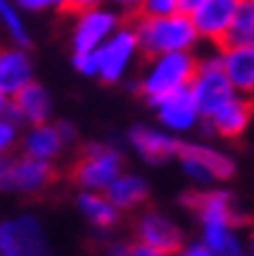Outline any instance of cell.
Segmentation results:
<instances>
[{
  "instance_id": "836d02e7",
  "label": "cell",
  "mask_w": 254,
  "mask_h": 256,
  "mask_svg": "<svg viewBox=\"0 0 254 256\" xmlns=\"http://www.w3.org/2000/svg\"><path fill=\"white\" fill-rule=\"evenodd\" d=\"M200 3H202V0H176V6H179V13H187V16H189V13L195 10V8H197Z\"/></svg>"
},
{
  "instance_id": "d590c367",
  "label": "cell",
  "mask_w": 254,
  "mask_h": 256,
  "mask_svg": "<svg viewBox=\"0 0 254 256\" xmlns=\"http://www.w3.org/2000/svg\"><path fill=\"white\" fill-rule=\"evenodd\" d=\"M231 256H254V251H244V248H241V251H236V254H231Z\"/></svg>"
},
{
  "instance_id": "44dd1931",
  "label": "cell",
  "mask_w": 254,
  "mask_h": 256,
  "mask_svg": "<svg viewBox=\"0 0 254 256\" xmlns=\"http://www.w3.org/2000/svg\"><path fill=\"white\" fill-rule=\"evenodd\" d=\"M76 204L81 210V215L99 230H112L119 222V210L107 200L104 192H88L81 189V194L76 197Z\"/></svg>"
},
{
  "instance_id": "7a4b0ae2",
  "label": "cell",
  "mask_w": 254,
  "mask_h": 256,
  "mask_svg": "<svg viewBox=\"0 0 254 256\" xmlns=\"http://www.w3.org/2000/svg\"><path fill=\"white\" fill-rule=\"evenodd\" d=\"M197 68V54L195 52H163L148 57V65L138 80V94L145 104H156L166 98L169 94H176L189 86L192 75Z\"/></svg>"
},
{
  "instance_id": "8fae6325",
  "label": "cell",
  "mask_w": 254,
  "mask_h": 256,
  "mask_svg": "<svg viewBox=\"0 0 254 256\" xmlns=\"http://www.w3.org/2000/svg\"><path fill=\"white\" fill-rule=\"evenodd\" d=\"M132 233H135V240L143 246H151L161 254H176L184 246V233L182 228L163 212H156V210H145L143 215H138L135 225H132Z\"/></svg>"
},
{
  "instance_id": "603a6c76",
  "label": "cell",
  "mask_w": 254,
  "mask_h": 256,
  "mask_svg": "<svg viewBox=\"0 0 254 256\" xmlns=\"http://www.w3.org/2000/svg\"><path fill=\"white\" fill-rule=\"evenodd\" d=\"M0 28H3V34L11 39V44H16V47H29V42H32L16 0H0Z\"/></svg>"
},
{
  "instance_id": "7402d4cb",
  "label": "cell",
  "mask_w": 254,
  "mask_h": 256,
  "mask_svg": "<svg viewBox=\"0 0 254 256\" xmlns=\"http://www.w3.org/2000/svg\"><path fill=\"white\" fill-rule=\"evenodd\" d=\"M202 244L215 256H231L241 251V236L231 222H202Z\"/></svg>"
},
{
  "instance_id": "6da1fadb",
  "label": "cell",
  "mask_w": 254,
  "mask_h": 256,
  "mask_svg": "<svg viewBox=\"0 0 254 256\" xmlns=\"http://www.w3.org/2000/svg\"><path fill=\"white\" fill-rule=\"evenodd\" d=\"M138 36L140 54L153 57L163 52H195L200 44V34L187 13H171V16H140L132 24Z\"/></svg>"
},
{
  "instance_id": "e0dca14e",
  "label": "cell",
  "mask_w": 254,
  "mask_h": 256,
  "mask_svg": "<svg viewBox=\"0 0 254 256\" xmlns=\"http://www.w3.org/2000/svg\"><path fill=\"white\" fill-rule=\"evenodd\" d=\"M55 166L50 160H39L32 156L11 158L8 168V192L21 194H39L55 182Z\"/></svg>"
},
{
  "instance_id": "5bb4252c",
  "label": "cell",
  "mask_w": 254,
  "mask_h": 256,
  "mask_svg": "<svg viewBox=\"0 0 254 256\" xmlns=\"http://www.w3.org/2000/svg\"><path fill=\"white\" fill-rule=\"evenodd\" d=\"M156 119H158V124L171 132V134H187L192 130H197V124L202 122V114L197 109V104L195 98H192L189 94V88H182V91H176V94H169L166 98H161L156 104Z\"/></svg>"
},
{
  "instance_id": "d4e9b609",
  "label": "cell",
  "mask_w": 254,
  "mask_h": 256,
  "mask_svg": "<svg viewBox=\"0 0 254 256\" xmlns=\"http://www.w3.org/2000/svg\"><path fill=\"white\" fill-rule=\"evenodd\" d=\"M21 140V127L13 116L0 114V156H11V150Z\"/></svg>"
},
{
  "instance_id": "f546056e",
  "label": "cell",
  "mask_w": 254,
  "mask_h": 256,
  "mask_svg": "<svg viewBox=\"0 0 254 256\" xmlns=\"http://www.w3.org/2000/svg\"><path fill=\"white\" fill-rule=\"evenodd\" d=\"M122 256H166V254H161V251H156V248H151V246H143V244H130V246H125L122 248Z\"/></svg>"
},
{
  "instance_id": "1f68e13d",
  "label": "cell",
  "mask_w": 254,
  "mask_h": 256,
  "mask_svg": "<svg viewBox=\"0 0 254 256\" xmlns=\"http://www.w3.org/2000/svg\"><path fill=\"white\" fill-rule=\"evenodd\" d=\"M8 168H11V158L0 156V192H8Z\"/></svg>"
},
{
  "instance_id": "4316f807",
  "label": "cell",
  "mask_w": 254,
  "mask_h": 256,
  "mask_svg": "<svg viewBox=\"0 0 254 256\" xmlns=\"http://www.w3.org/2000/svg\"><path fill=\"white\" fill-rule=\"evenodd\" d=\"M16 6L26 13H50V10H68V0H16Z\"/></svg>"
},
{
  "instance_id": "4dcf8cb0",
  "label": "cell",
  "mask_w": 254,
  "mask_h": 256,
  "mask_svg": "<svg viewBox=\"0 0 254 256\" xmlns=\"http://www.w3.org/2000/svg\"><path fill=\"white\" fill-rule=\"evenodd\" d=\"M107 0H68V10H86V8H96L104 6Z\"/></svg>"
},
{
  "instance_id": "5b68a950",
  "label": "cell",
  "mask_w": 254,
  "mask_h": 256,
  "mask_svg": "<svg viewBox=\"0 0 254 256\" xmlns=\"http://www.w3.org/2000/svg\"><path fill=\"white\" fill-rule=\"evenodd\" d=\"M0 256H52L39 218L16 215L0 222Z\"/></svg>"
},
{
  "instance_id": "2e32d148",
  "label": "cell",
  "mask_w": 254,
  "mask_h": 256,
  "mask_svg": "<svg viewBox=\"0 0 254 256\" xmlns=\"http://www.w3.org/2000/svg\"><path fill=\"white\" fill-rule=\"evenodd\" d=\"M8 116H13L19 124H42L52 116V96L42 83H26L19 94H13L8 101Z\"/></svg>"
},
{
  "instance_id": "d6986e66",
  "label": "cell",
  "mask_w": 254,
  "mask_h": 256,
  "mask_svg": "<svg viewBox=\"0 0 254 256\" xmlns=\"http://www.w3.org/2000/svg\"><path fill=\"white\" fill-rule=\"evenodd\" d=\"M21 148H24V156H32L39 160H55L63 156V150L68 148L63 132H60L57 122H42V124H32L24 138H21Z\"/></svg>"
},
{
  "instance_id": "3957f363",
  "label": "cell",
  "mask_w": 254,
  "mask_h": 256,
  "mask_svg": "<svg viewBox=\"0 0 254 256\" xmlns=\"http://www.w3.org/2000/svg\"><path fill=\"white\" fill-rule=\"evenodd\" d=\"M176 160L182 166L184 176L200 186L228 182L236 174V160L226 150H218L205 142H182L179 145V153H176Z\"/></svg>"
},
{
  "instance_id": "52a82bcc",
  "label": "cell",
  "mask_w": 254,
  "mask_h": 256,
  "mask_svg": "<svg viewBox=\"0 0 254 256\" xmlns=\"http://www.w3.org/2000/svg\"><path fill=\"white\" fill-rule=\"evenodd\" d=\"M140 54L138 47V36L132 32V26H119L117 32L96 50V62H99V72L96 78L107 86H114L119 80H125V75L130 72L135 57Z\"/></svg>"
},
{
  "instance_id": "83f0119b",
  "label": "cell",
  "mask_w": 254,
  "mask_h": 256,
  "mask_svg": "<svg viewBox=\"0 0 254 256\" xmlns=\"http://www.w3.org/2000/svg\"><path fill=\"white\" fill-rule=\"evenodd\" d=\"M140 16H171V13H179L176 0H145L140 6Z\"/></svg>"
},
{
  "instance_id": "cb8c5ba5",
  "label": "cell",
  "mask_w": 254,
  "mask_h": 256,
  "mask_svg": "<svg viewBox=\"0 0 254 256\" xmlns=\"http://www.w3.org/2000/svg\"><path fill=\"white\" fill-rule=\"evenodd\" d=\"M223 44H254V0H244Z\"/></svg>"
},
{
  "instance_id": "277c9868",
  "label": "cell",
  "mask_w": 254,
  "mask_h": 256,
  "mask_svg": "<svg viewBox=\"0 0 254 256\" xmlns=\"http://www.w3.org/2000/svg\"><path fill=\"white\" fill-rule=\"evenodd\" d=\"M119 174H122V153L104 142H91L70 168L73 184L88 192H104Z\"/></svg>"
},
{
  "instance_id": "ac0fdd59",
  "label": "cell",
  "mask_w": 254,
  "mask_h": 256,
  "mask_svg": "<svg viewBox=\"0 0 254 256\" xmlns=\"http://www.w3.org/2000/svg\"><path fill=\"white\" fill-rule=\"evenodd\" d=\"M34 80V62L26 47H0V94L8 98Z\"/></svg>"
},
{
  "instance_id": "74e56055",
  "label": "cell",
  "mask_w": 254,
  "mask_h": 256,
  "mask_svg": "<svg viewBox=\"0 0 254 256\" xmlns=\"http://www.w3.org/2000/svg\"><path fill=\"white\" fill-rule=\"evenodd\" d=\"M249 244H251V251H254V220H251V233H249Z\"/></svg>"
},
{
  "instance_id": "30bf717a",
  "label": "cell",
  "mask_w": 254,
  "mask_h": 256,
  "mask_svg": "<svg viewBox=\"0 0 254 256\" xmlns=\"http://www.w3.org/2000/svg\"><path fill=\"white\" fill-rule=\"evenodd\" d=\"M244 0H202V3L189 13L192 24H195L200 42H207L213 47H220L228 36V28L236 18L238 8Z\"/></svg>"
},
{
  "instance_id": "9c48e42d",
  "label": "cell",
  "mask_w": 254,
  "mask_h": 256,
  "mask_svg": "<svg viewBox=\"0 0 254 256\" xmlns=\"http://www.w3.org/2000/svg\"><path fill=\"white\" fill-rule=\"evenodd\" d=\"M182 204L189 207L197 215L200 225L202 222H231L236 228H241L246 222L244 212L238 210L233 194L226 189H195L187 192L182 197Z\"/></svg>"
},
{
  "instance_id": "d6a6232c",
  "label": "cell",
  "mask_w": 254,
  "mask_h": 256,
  "mask_svg": "<svg viewBox=\"0 0 254 256\" xmlns=\"http://www.w3.org/2000/svg\"><path fill=\"white\" fill-rule=\"evenodd\" d=\"M109 3H114L117 8H122V10H135L138 13L145 0H109Z\"/></svg>"
},
{
  "instance_id": "f1b7e54d",
  "label": "cell",
  "mask_w": 254,
  "mask_h": 256,
  "mask_svg": "<svg viewBox=\"0 0 254 256\" xmlns=\"http://www.w3.org/2000/svg\"><path fill=\"white\" fill-rule=\"evenodd\" d=\"M171 256H215V254L207 248L202 240H197V244H184L182 248H179L176 254H171Z\"/></svg>"
},
{
  "instance_id": "8d00e7d4",
  "label": "cell",
  "mask_w": 254,
  "mask_h": 256,
  "mask_svg": "<svg viewBox=\"0 0 254 256\" xmlns=\"http://www.w3.org/2000/svg\"><path fill=\"white\" fill-rule=\"evenodd\" d=\"M122 248H125V246H114V248H112V256H122Z\"/></svg>"
},
{
  "instance_id": "4fadbf2b",
  "label": "cell",
  "mask_w": 254,
  "mask_h": 256,
  "mask_svg": "<svg viewBox=\"0 0 254 256\" xmlns=\"http://www.w3.org/2000/svg\"><path fill=\"white\" fill-rule=\"evenodd\" d=\"M127 145L132 148V153H135L140 160L158 166V163H166V160L176 158L182 140H179L176 134L166 132L163 127L135 124L127 132Z\"/></svg>"
},
{
  "instance_id": "8992f818",
  "label": "cell",
  "mask_w": 254,
  "mask_h": 256,
  "mask_svg": "<svg viewBox=\"0 0 254 256\" xmlns=\"http://www.w3.org/2000/svg\"><path fill=\"white\" fill-rule=\"evenodd\" d=\"M189 94L195 98L197 109L202 114V119L207 114H213L220 104H226L236 91L231 88L226 72H223L220 62H218V54H207V57H197V68H195V75L189 80Z\"/></svg>"
},
{
  "instance_id": "484cf974",
  "label": "cell",
  "mask_w": 254,
  "mask_h": 256,
  "mask_svg": "<svg viewBox=\"0 0 254 256\" xmlns=\"http://www.w3.org/2000/svg\"><path fill=\"white\" fill-rule=\"evenodd\" d=\"M73 70L83 78H96L99 62H96V52H73Z\"/></svg>"
},
{
  "instance_id": "7c38bea8",
  "label": "cell",
  "mask_w": 254,
  "mask_h": 256,
  "mask_svg": "<svg viewBox=\"0 0 254 256\" xmlns=\"http://www.w3.org/2000/svg\"><path fill=\"white\" fill-rule=\"evenodd\" d=\"M251 119H254V98L233 94L226 104H220L213 114H207L202 122H205V130L210 134H215V138L236 140L249 130Z\"/></svg>"
},
{
  "instance_id": "ffe728a7",
  "label": "cell",
  "mask_w": 254,
  "mask_h": 256,
  "mask_svg": "<svg viewBox=\"0 0 254 256\" xmlns=\"http://www.w3.org/2000/svg\"><path fill=\"white\" fill-rule=\"evenodd\" d=\"M104 194H107V200L122 212V210L140 207L148 197H151V186H148V182L140 174H125L122 171L107 189H104Z\"/></svg>"
},
{
  "instance_id": "ba28073f",
  "label": "cell",
  "mask_w": 254,
  "mask_h": 256,
  "mask_svg": "<svg viewBox=\"0 0 254 256\" xmlns=\"http://www.w3.org/2000/svg\"><path fill=\"white\" fill-rule=\"evenodd\" d=\"M119 26H122V16H119V10L107 8V3L76 10V24H73L70 34L73 52H96Z\"/></svg>"
},
{
  "instance_id": "e575fe53",
  "label": "cell",
  "mask_w": 254,
  "mask_h": 256,
  "mask_svg": "<svg viewBox=\"0 0 254 256\" xmlns=\"http://www.w3.org/2000/svg\"><path fill=\"white\" fill-rule=\"evenodd\" d=\"M8 101H11V98H8L6 94H0V114H8Z\"/></svg>"
},
{
  "instance_id": "9a60e30c",
  "label": "cell",
  "mask_w": 254,
  "mask_h": 256,
  "mask_svg": "<svg viewBox=\"0 0 254 256\" xmlns=\"http://www.w3.org/2000/svg\"><path fill=\"white\" fill-rule=\"evenodd\" d=\"M215 54L233 91L254 98V44H220Z\"/></svg>"
}]
</instances>
